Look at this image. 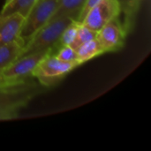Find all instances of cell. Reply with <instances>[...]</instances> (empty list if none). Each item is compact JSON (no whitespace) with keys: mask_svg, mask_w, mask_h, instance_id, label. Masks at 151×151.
Returning <instances> with one entry per match:
<instances>
[{"mask_svg":"<svg viewBox=\"0 0 151 151\" xmlns=\"http://www.w3.org/2000/svg\"><path fill=\"white\" fill-rule=\"evenodd\" d=\"M48 88L32 78L22 82L0 88V120L19 118V112L37 96L46 92Z\"/></svg>","mask_w":151,"mask_h":151,"instance_id":"cell-1","label":"cell"},{"mask_svg":"<svg viewBox=\"0 0 151 151\" xmlns=\"http://www.w3.org/2000/svg\"><path fill=\"white\" fill-rule=\"evenodd\" d=\"M73 20L69 15H62L45 24L24 46L20 57L50 49H56L63 31ZM19 57V58H20Z\"/></svg>","mask_w":151,"mask_h":151,"instance_id":"cell-2","label":"cell"},{"mask_svg":"<svg viewBox=\"0 0 151 151\" xmlns=\"http://www.w3.org/2000/svg\"><path fill=\"white\" fill-rule=\"evenodd\" d=\"M59 0H37L24 18L19 32V38L25 42L29 40L45 25L56 12Z\"/></svg>","mask_w":151,"mask_h":151,"instance_id":"cell-3","label":"cell"},{"mask_svg":"<svg viewBox=\"0 0 151 151\" xmlns=\"http://www.w3.org/2000/svg\"><path fill=\"white\" fill-rule=\"evenodd\" d=\"M76 67L78 65L74 64L59 60L55 53L51 52L38 63L33 71L32 76L42 86L51 88Z\"/></svg>","mask_w":151,"mask_h":151,"instance_id":"cell-4","label":"cell"},{"mask_svg":"<svg viewBox=\"0 0 151 151\" xmlns=\"http://www.w3.org/2000/svg\"><path fill=\"white\" fill-rule=\"evenodd\" d=\"M54 51H56V49H50L19 58L11 65L3 70L4 79L11 84H16L33 78V71L38 63L45 56Z\"/></svg>","mask_w":151,"mask_h":151,"instance_id":"cell-5","label":"cell"},{"mask_svg":"<svg viewBox=\"0 0 151 151\" xmlns=\"http://www.w3.org/2000/svg\"><path fill=\"white\" fill-rule=\"evenodd\" d=\"M121 9L119 0H100L86 14L81 23L98 32L111 19L120 17Z\"/></svg>","mask_w":151,"mask_h":151,"instance_id":"cell-6","label":"cell"},{"mask_svg":"<svg viewBox=\"0 0 151 151\" xmlns=\"http://www.w3.org/2000/svg\"><path fill=\"white\" fill-rule=\"evenodd\" d=\"M127 35L119 17H117L97 32L96 39L105 53L115 52L124 47Z\"/></svg>","mask_w":151,"mask_h":151,"instance_id":"cell-7","label":"cell"},{"mask_svg":"<svg viewBox=\"0 0 151 151\" xmlns=\"http://www.w3.org/2000/svg\"><path fill=\"white\" fill-rule=\"evenodd\" d=\"M24 17L18 13L0 15V46L19 38Z\"/></svg>","mask_w":151,"mask_h":151,"instance_id":"cell-8","label":"cell"},{"mask_svg":"<svg viewBox=\"0 0 151 151\" xmlns=\"http://www.w3.org/2000/svg\"><path fill=\"white\" fill-rule=\"evenodd\" d=\"M144 0H119L123 15L122 26L127 35H129L134 28L137 14Z\"/></svg>","mask_w":151,"mask_h":151,"instance_id":"cell-9","label":"cell"},{"mask_svg":"<svg viewBox=\"0 0 151 151\" xmlns=\"http://www.w3.org/2000/svg\"><path fill=\"white\" fill-rule=\"evenodd\" d=\"M25 42L22 39L18 38L12 42L0 46V70L11 65L21 55Z\"/></svg>","mask_w":151,"mask_h":151,"instance_id":"cell-10","label":"cell"},{"mask_svg":"<svg viewBox=\"0 0 151 151\" xmlns=\"http://www.w3.org/2000/svg\"><path fill=\"white\" fill-rule=\"evenodd\" d=\"M78 62L80 65L93 59L96 57H98L102 54H104V50L101 46L100 42L96 38L92 39L76 49Z\"/></svg>","mask_w":151,"mask_h":151,"instance_id":"cell-11","label":"cell"},{"mask_svg":"<svg viewBox=\"0 0 151 151\" xmlns=\"http://www.w3.org/2000/svg\"><path fill=\"white\" fill-rule=\"evenodd\" d=\"M84 2L85 0H59L58 8L50 21L62 15H69L78 20V17Z\"/></svg>","mask_w":151,"mask_h":151,"instance_id":"cell-12","label":"cell"},{"mask_svg":"<svg viewBox=\"0 0 151 151\" xmlns=\"http://www.w3.org/2000/svg\"><path fill=\"white\" fill-rule=\"evenodd\" d=\"M36 1L37 0H13L8 5L2 8L0 15H7L18 12L25 18Z\"/></svg>","mask_w":151,"mask_h":151,"instance_id":"cell-13","label":"cell"},{"mask_svg":"<svg viewBox=\"0 0 151 151\" xmlns=\"http://www.w3.org/2000/svg\"><path fill=\"white\" fill-rule=\"evenodd\" d=\"M96 35H97L96 31H94V30L87 27L86 26H84L82 23H81V25L78 28L76 36L74 38L73 43L71 44V47H73V49L76 50L81 44H83L92 39L96 38Z\"/></svg>","mask_w":151,"mask_h":151,"instance_id":"cell-14","label":"cell"},{"mask_svg":"<svg viewBox=\"0 0 151 151\" xmlns=\"http://www.w3.org/2000/svg\"><path fill=\"white\" fill-rule=\"evenodd\" d=\"M81 22L78 21V20H73V22H71L66 27L65 29L63 31L61 36H60V39H59V42H58V46L59 47H62V46H71V44L73 43L75 36H76V34H77V31H78V28L80 27Z\"/></svg>","mask_w":151,"mask_h":151,"instance_id":"cell-15","label":"cell"},{"mask_svg":"<svg viewBox=\"0 0 151 151\" xmlns=\"http://www.w3.org/2000/svg\"><path fill=\"white\" fill-rule=\"evenodd\" d=\"M56 57L65 63H70V64H74L78 66L81 65L78 62V58H77V52L76 50L73 49L71 46H62L59 47L58 50H57V53H55Z\"/></svg>","mask_w":151,"mask_h":151,"instance_id":"cell-16","label":"cell"},{"mask_svg":"<svg viewBox=\"0 0 151 151\" xmlns=\"http://www.w3.org/2000/svg\"><path fill=\"white\" fill-rule=\"evenodd\" d=\"M100 0H85L83 5H82V8L81 10V12L79 14V17H78V21L81 22L82 19H84V17L86 16V14L88 13V12L94 6L96 5Z\"/></svg>","mask_w":151,"mask_h":151,"instance_id":"cell-17","label":"cell"},{"mask_svg":"<svg viewBox=\"0 0 151 151\" xmlns=\"http://www.w3.org/2000/svg\"><path fill=\"white\" fill-rule=\"evenodd\" d=\"M9 85H12L11 83H9L4 77L3 75V70H0V88L1 87H4V86H9Z\"/></svg>","mask_w":151,"mask_h":151,"instance_id":"cell-18","label":"cell"},{"mask_svg":"<svg viewBox=\"0 0 151 151\" xmlns=\"http://www.w3.org/2000/svg\"><path fill=\"white\" fill-rule=\"evenodd\" d=\"M13 0H5L4 1V6L3 7H4V6H6V5H8L11 2H12Z\"/></svg>","mask_w":151,"mask_h":151,"instance_id":"cell-19","label":"cell"}]
</instances>
